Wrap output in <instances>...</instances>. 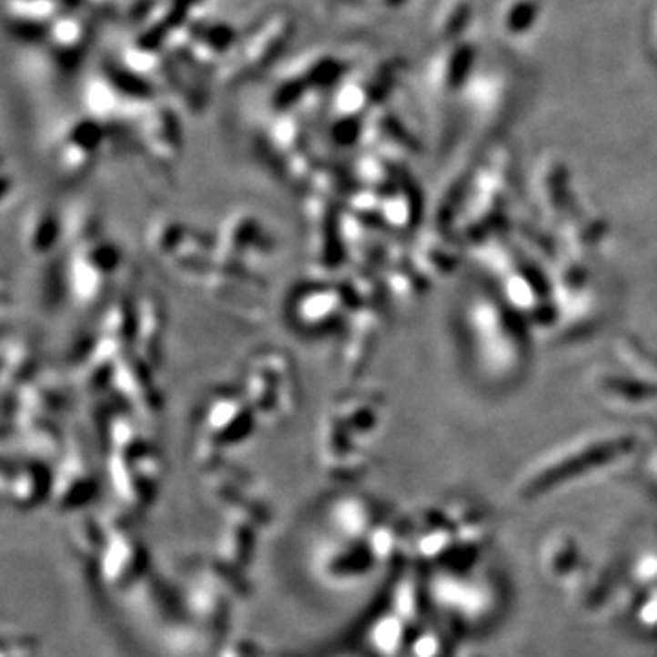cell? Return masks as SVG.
I'll return each mask as SVG.
<instances>
[{
	"mask_svg": "<svg viewBox=\"0 0 657 657\" xmlns=\"http://www.w3.org/2000/svg\"><path fill=\"white\" fill-rule=\"evenodd\" d=\"M294 32V19L287 12H274L258 23L234 48L225 56L217 74L230 81L258 74L272 65L287 46Z\"/></svg>",
	"mask_w": 657,
	"mask_h": 657,
	"instance_id": "6da1fadb",
	"label": "cell"
},
{
	"mask_svg": "<svg viewBox=\"0 0 657 657\" xmlns=\"http://www.w3.org/2000/svg\"><path fill=\"white\" fill-rule=\"evenodd\" d=\"M92 35V25L90 19L81 15L76 8L63 14L59 19H56L46 34V43L57 52L61 57H77L90 43Z\"/></svg>",
	"mask_w": 657,
	"mask_h": 657,
	"instance_id": "7a4b0ae2",
	"label": "cell"
}]
</instances>
